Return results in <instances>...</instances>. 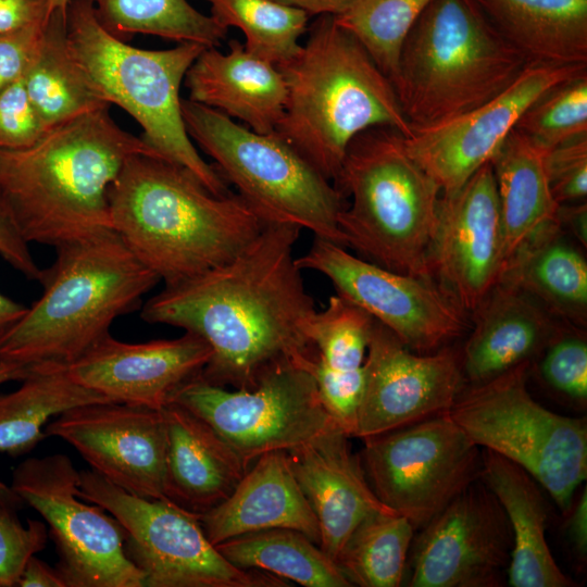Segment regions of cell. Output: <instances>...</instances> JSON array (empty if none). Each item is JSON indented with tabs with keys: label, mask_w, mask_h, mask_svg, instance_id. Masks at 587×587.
<instances>
[{
	"label": "cell",
	"mask_w": 587,
	"mask_h": 587,
	"mask_svg": "<svg viewBox=\"0 0 587 587\" xmlns=\"http://www.w3.org/2000/svg\"><path fill=\"white\" fill-rule=\"evenodd\" d=\"M48 539L42 522L24 526L15 511L0 507V587H15L29 557L41 551Z\"/></svg>",
	"instance_id": "cell-42"
},
{
	"label": "cell",
	"mask_w": 587,
	"mask_h": 587,
	"mask_svg": "<svg viewBox=\"0 0 587 587\" xmlns=\"http://www.w3.org/2000/svg\"><path fill=\"white\" fill-rule=\"evenodd\" d=\"M515 129L546 153L587 135V73L545 92L522 114Z\"/></svg>",
	"instance_id": "cell-39"
},
{
	"label": "cell",
	"mask_w": 587,
	"mask_h": 587,
	"mask_svg": "<svg viewBox=\"0 0 587 587\" xmlns=\"http://www.w3.org/2000/svg\"><path fill=\"white\" fill-rule=\"evenodd\" d=\"M527 64L475 0H433L405 38L394 87L415 130L495 98Z\"/></svg>",
	"instance_id": "cell-6"
},
{
	"label": "cell",
	"mask_w": 587,
	"mask_h": 587,
	"mask_svg": "<svg viewBox=\"0 0 587 587\" xmlns=\"http://www.w3.org/2000/svg\"><path fill=\"white\" fill-rule=\"evenodd\" d=\"M77 495L113 515L123 550L143 587H288L285 579L228 562L207 538L200 515L167 499L143 498L92 470L79 471Z\"/></svg>",
	"instance_id": "cell-11"
},
{
	"label": "cell",
	"mask_w": 587,
	"mask_h": 587,
	"mask_svg": "<svg viewBox=\"0 0 587 587\" xmlns=\"http://www.w3.org/2000/svg\"><path fill=\"white\" fill-rule=\"evenodd\" d=\"M349 436L335 425L287 451L290 469L320 527V547L334 561L359 523L392 511L372 490Z\"/></svg>",
	"instance_id": "cell-22"
},
{
	"label": "cell",
	"mask_w": 587,
	"mask_h": 587,
	"mask_svg": "<svg viewBox=\"0 0 587 587\" xmlns=\"http://www.w3.org/2000/svg\"><path fill=\"white\" fill-rule=\"evenodd\" d=\"M57 249L42 270V296L0 337V359L67 366L110 334L113 321L142 305L161 279L109 230Z\"/></svg>",
	"instance_id": "cell-5"
},
{
	"label": "cell",
	"mask_w": 587,
	"mask_h": 587,
	"mask_svg": "<svg viewBox=\"0 0 587 587\" xmlns=\"http://www.w3.org/2000/svg\"><path fill=\"white\" fill-rule=\"evenodd\" d=\"M499 280L533 297L552 315L578 326L587 323V262L558 223L523 245Z\"/></svg>",
	"instance_id": "cell-29"
},
{
	"label": "cell",
	"mask_w": 587,
	"mask_h": 587,
	"mask_svg": "<svg viewBox=\"0 0 587 587\" xmlns=\"http://www.w3.org/2000/svg\"><path fill=\"white\" fill-rule=\"evenodd\" d=\"M91 5L98 23L123 41L136 34L180 42L217 47L228 29L187 0H83Z\"/></svg>",
	"instance_id": "cell-34"
},
{
	"label": "cell",
	"mask_w": 587,
	"mask_h": 587,
	"mask_svg": "<svg viewBox=\"0 0 587 587\" xmlns=\"http://www.w3.org/2000/svg\"><path fill=\"white\" fill-rule=\"evenodd\" d=\"M412 540L410 587H498L513 548L507 514L477 478Z\"/></svg>",
	"instance_id": "cell-16"
},
{
	"label": "cell",
	"mask_w": 587,
	"mask_h": 587,
	"mask_svg": "<svg viewBox=\"0 0 587 587\" xmlns=\"http://www.w3.org/2000/svg\"><path fill=\"white\" fill-rule=\"evenodd\" d=\"M46 132L27 95L23 77L0 91V150L28 148Z\"/></svg>",
	"instance_id": "cell-43"
},
{
	"label": "cell",
	"mask_w": 587,
	"mask_h": 587,
	"mask_svg": "<svg viewBox=\"0 0 587 587\" xmlns=\"http://www.w3.org/2000/svg\"><path fill=\"white\" fill-rule=\"evenodd\" d=\"M472 313L473 329L461 354L463 375L470 385L532 363L563 330L544 305L503 280Z\"/></svg>",
	"instance_id": "cell-23"
},
{
	"label": "cell",
	"mask_w": 587,
	"mask_h": 587,
	"mask_svg": "<svg viewBox=\"0 0 587 587\" xmlns=\"http://www.w3.org/2000/svg\"><path fill=\"white\" fill-rule=\"evenodd\" d=\"M291 358L313 377L322 403L336 424L349 437H354L365 385L364 363L354 370H337L314 352L296 353Z\"/></svg>",
	"instance_id": "cell-40"
},
{
	"label": "cell",
	"mask_w": 587,
	"mask_h": 587,
	"mask_svg": "<svg viewBox=\"0 0 587 587\" xmlns=\"http://www.w3.org/2000/svg\"><path fill=\"white\" fill-rule=\"evenodd\" d=\"M374 323L365 310L336 295L324 310L314 312L307 337L325 364L337 370H354L365 361Z\"/></svg>",
	"instance_id": "cell-38"
},
{
	"label": "cell",
	"mask_w": 587,
	"mask_h": 587,
	"mask_svg": "<svg viewBox=\"0 0 587 587\" xmlns=\"http://www.w3.org/2000/svg\"><path fill=\"white\" fill-rule=\"evenodd\" d=\"M66 27L76 61L109 104L136 120L141 138L162 159L190 171L212 193H230L215 165L207 163L193 146L180 110V85L207 47L196 42L165 50L129 46L109 34L83 0L68 1Z\"/></svg>",
	"instance_id": "cell-8"
},
{
	"label": "cell",
	"mask_w": 587,
	"mask_h": 587,
	"mask_svg": "<svg viewBox=\"0 0 587 587\" xmlns=\"http://www.w3.org/2000/svg\"><path fill=\"white\" fill-rule=\"evenodd\" d=\"M296 8L310 15H334L345 12L355 0H273Z\"/></svg>",
	"instance_id": "cell-52"
},
{
	"label": "cell",
	"mask_w": 587,
	"mask_h": 587,
	"mask_svg": "<svg viewBox=\"0 0 587 587\" xmlns=\"http://www.w3.org/2000/svg\"><path fill=\"white\" fill-rule=\"evenodd\" d=\"M163 413L165 497L200 515L225 500L248 467L205 422L187 409L171 402Z\"/></svg>",
	"instance_id": "cell-26"
},
{
	"label": "cell",
	"mask_w": 587,
	"mask_h": 587,
	"mask_svg": "<svg viewBox=\"0 0 587 587\" xmlns=\"http://www.w3.org/2000/svg\"><path fill=\"white\" fill-rule=\"evenodd\" d=\"M0 255L26 278L39 280L42 268L34 261L0 191Z\"/></svg>",
	"instance_id": "cell-46"
},
{
	"label": "cell",
	"mask_w": 587,
	"mask_h": 587,
	"mask_svg": "<svg viewBox=\"0 0 587 587\" xmlns=\"http://www.w3.org/2000/svg\"><path fill=\"white\" fill-rule=\"evenodd\" d=\"M539 357V374L547 386L572 401L585 404L587 400L585 335L563 329Z\"/></svg>",
	"instance_id": "cell-41"
},
{
	"label": "cell",
	"mask_w": 587,
	"mask_h": 587,
	"mask_svg": "<svg viewBox=\"0 0 587 587\" xmlns=\"http://www.w3.org/2000/svg\"><path fill=\"white\" fill-rule=\"evenodd\" d=\"M171 402L205 422L248 469L263 453L288 451L337 425L313 377L292 358L265 370L251 389L228 390L198 375Z\"/></svg>",
	"instance_id": "cell-12"
},
{
	"label": "cell",
	"mask_w": 587,
	"mask_h": 587,
	"mask_svg": "<svg viewBox=\"0 0 587 587\" xmlns=\"http://www.w3.org/2000/svg\"><path fill=\"white\" fill-rule=\"evenodd\" d=\"M45 23L0 34V91L24 76L36 52Z\"/></svg>",
	"instance_id": "cell-45"
},
{
	"label": "cell",
	"mask_w": 587,
	"mask_h": 587,
	"mask_svg": "<svg viewBox=\"0 0 587 587\" xmlns=\"http://www.w3.org/2000/svg\"><path fill=\"white\" fill-rule=\"evenodd\" d=\"M51 0H0V34L43 24Z\"/></svg>",
	"instance_id": "cell-47"
},
{
	"label": "cell",
	"mask_w": 587,
	"mask_h": 587,
	"mask_svg": "<svg viewBox=\"0 0 587 587\" xmlns=\"http://www.w3.org/2000/svg\"><path fill=\"white\" fill-rule=\"evenodd\" d=\"M545 157V151L514 128L490 161L505 264L523 245L557 223L559 204L549 187Z\"/></svg>",
	"instance_id": "cell-30"
},
{
	"label": "cell",
	"mask_w": 587,
	"mask_h": 587,
	"mask_svg": "<svg viewBox=\"0 0 587 587\" xmlns=\"http://www.w3.org/2000/svg\"><path fill=\"white\" fill-rule=\"evenodd\" d=\"M200 524L213 546L272 528L298 530L320 545L317 520L284 450L260 455L225 500L200 514Z\"/></svg>",
	"instance_id": "cell-24"
},
{
	"label": "cell",
	"mask_w": 587,
	"mask_h": 587,
	"mask_svg": "<svg viewBox=\"0 0 587 587\" xmlns=\"http://www.w3.org/2000/svg\"><path fill=\"white\" fill-rule=\"evenodd\" d=\"M28 308L0 292V337L10 330L27 312Z\"/></svg>",
	"instance_id": "cell-53"
},
{
	"label": "cell",
	"mask_w": 587,
	"mask_h": 587,
	"mask_svg": "<svg viewBox=\"0 0 587 587\" xmlns=\"http://www.w3.org/2000/svg\"><path fill=\"white\" fill-rule=\"evenodd\" d=\"M79 471L63 453L29 458L13 471V491L49 525L54 569L65 587H143V575L123 550L120 522L79 500Z\"/></svg>",
	"instance_id": "cell-14"
},
{
	"label": "cell",
	"mask_w": 587,
	"mask_h": 587,
	"mask_svg": "<svg viewBox=\"0 0 587 587\" xmlns=\"http://www.w3.org/2000/svg\"><path fill=\"white\" fill-rule=\"evenodd\" d=\"M228 47L227 53L207 47L193 61L184 78L188 99L238 118L255 133L273 134L287 98L280 71L236 39Z\"/></svg>",
	"instance_id": "cell-25"
},
{
	"label": "cell",
	"mask_w": 587,
	"mask_h": 587,
	"mask_svg": "<svg viewBox=\"0 0 587 587\" xmlns=\"http://www.w3.org/2000/svg\"><path fill=\"white\" fill-rule=\"evenodd\" d=\"M23 82L46 129L110 104L74 58L66 10H52Z\"/></svg>",
	"instance_id": "cell-31"
},
{
	"label": "cell",
	"mask_w": 587,
	"mask_h": 587,
	"mask_svg": "<svg viewBox=\"0 0 587 587\" xmlns=\"http://www.w3.org/2000/svg\"><path fill=\"white\" fill-rule=\"evenodd\" d=\"M567 535L578 557L587 555V488L584 489L569 512Z\"/></svg>",
	"instance_id": "cell-50"
},
{
	"label": "cell",
	"mask_w": 587,
	"mask_h": 587,
	"mask_svg": "<svg viewBox=\"0 0 587 587\" xmlns=\"http://www.w3.org/2000/svg\"><path fill=\"white\" fill-rule=\"evenodd\" d=\"M545 165L558 204L578 202L587 195V135L548 151Z\"/></svg>",
	"instance_id": "cell-44"
},
{
	"label": "cell",
	"mask_w": 587,
	"mask_h": 587,
	"mask_svg": "<svg viewBox=\"0 0 587 587\" xmlns=\"http://www.w3.org/2000/svg\"><path fill=\"white\" fill-rule=\"evenodd\" d=\"M43 432L70 444L92 471L127 492L166 499L163 408L87 403L59 414Z\"/></svg>",
	"instance_id": "cell-20"
},
{
	"label": "cell",
	"mask_w": 587,
	"mask_h": 587,
	"mask_svg": "<svg viewBox=\"0 0 587 587\" xmlns=\"http://www.w3.org/2000/svg\"><path fill=\"white\" fill-rule=\"evenodd\" d=\"M186 130L266 223L308 229L341 247L345 196L276 134H259L217 110L182 98Z\"/></svg>",
	"instance_id": "cell-9"
},
{
	"label": "cell",
	"mask_w": 587,
	"mask_h": 587,
	"mask_svg": "<svg viewBox=\"0 0 587 587\" xmlns=\"http://www.w3.org/2000/svg\"><path fill=\"white\" fill-rule=\"evenodd\" d=\"M334 185L351 197L338 216L346 247L394 272L432 278L427 255L441 190L411 158L402 134L387 126L358 134Z\"/></svg>",
	"instance_id": "cell-7"
},
{
	"label": "cell",
	"mask_w": 587,
	"mask_h": 587,
	"mask_svg": "<svg viewBox=\"0 0 587 587\" xmlns=\"http://www.w3.org/2000/svg\"><path fill=\"white\" fill-rule=\"evenodd\" d=\"M528 63L587 65V0H475Z\"/></svg>",
	"instance_id": "cell-28"
},
{
	"label": "cell",
	"mask_w": 587,
	"mask_h": 587,
	"mask_svg": "<svg viewBox=\"0 0 587 587\" xmlns=\"http://www.w3.org/2000/svg\"><path fill=\"white\" fill-rule=\"evenodd\" d=\"M108 202L113 230L165 285L230 261L266 225L237 192L216 196L187 168L145 154L127 160Z\"/></svg>",
	"instance_id": "cell-3"
},
{
	"label": "cell",
	"mask_w": 587,
	"mask_h": 587,
	"mask_svg": "<svg viewBox=\"0 0 587 587\" xmlns=\"http://www.w3.org/2000/svg\"><path fill=\"white\" fill-rule=\"evenodd\" d=\"M211 16L223 27H238L246 37L245 49L274 65L294 58L309 15L273 0H203Z\"/></svg>",
	"instance_id": "cell-36"
},
{
	"label": "cell",
	"mask_w": 587,
	"mask_h": 587,
	"mask_svg": "<svg viewBox=\"0 0 587 587\" xmlns=\"http://www.w3.org/2000/svg\"><path fill=\"white\" fill-rule=\"evenodd\" d=\"M530 365L464 386L448 414L479 448L524 469L567 515L587 476V422L537 402L526 384Z\"/></svg>",
	"instance_id": "cell-10"
},
{
	"label": "cell",
	"mask_w": 587,
	"mask_h": 587,
	"mask_svg": "<svg viewBox=\"0 0 587 587\" xmlns=\"http://www.w3.org/2000/svg\"><path fill=\"white\" fill-rule=\"evenodd\" d=\"M414 530L394 511L373 512L353 529L335 562L352 586H400Z\"/></svg>",
	"instance_id": "cell-35"
},
{
	"label": "cell",
	"mask_w": 587,
	"mask_h": 587,
	"mask_svg": "<svg viewBox=\"0 0 587 587\" xmlns=\"http://www.w3.org/2000/svg\"><path fill=\"white\" fill-rule=\"evenodd\" d=\"M300 230L266 223L230 261L165 285L141 305L140 317L201 337L212 350L203 380L254 388L273 364L314 352L307 327L316 310L294 257Z\"/></svg>",
	"instance_id": "cell-1"
},
{
	"label": "cell",
	"mask_w": 587,
	"mask_h": 587,
	"mask_svg": "<svg viewBox=\"0 0 587 587\" xmlns=\"http://www.w3.org/2000/svg\"><path fill=\"white\" fill-rule=\"evenodd\" d=\"M587 73V65L528 63L502 92L448 121L404 137L411 158L441 195L460 189L490 162L522 114L552 87Z\"/></svg>",
	"instance_id": "cell-17"
},
{
	"label": "cell",
	"mask_w": 587,
	"mask_h": 587,
	"mask_svg": "<svg viewBox=\"0 0 587 587\" xmlns=\"http://www.w3.org/2000/svg\"><path fill=\"white\" fill-rule=\"evenodd\" d=\"M70 0H51L52 10H66Z\"/></svg>",
	"instance_id": "cell-54"
},
{
	"label": "cell",
	"mask_w": 587,
	"mask_h": 587,
	"mask_svg": "<svg viewBox=\"0 0 587 587\" xmlns=\"http://www.w3.org/2000/svg\"><path fill=\"white\" fill-rule=\"evenodd\" d=\"M32 371L33 366L0 359V385L11 380L22 382ZM24 504L13 489L0 480V507L16 512Z\"/></svg>",
	"instance_id": "cell-48"
},
{
	"label": "cell",
	"mask_w": 587,
	"mask_h": 587,
	"mask_svg": "<svg viewBox=\"0 0 587 587\" xmlns=\"http://www.w3.org/2000/svg\"><path fill=\"white\" fill-rule=\"evenodd\" d=\"M18 587H65L54 567H51L35 554L26 561L20 578Z\"/></svg>",
	"instance_id": "cell-51"
},
{
	"label": "cell",
	"mask_w": 587,
	"mask_h": 587,
	"mask_svg": "<svg viewBox=\"0 0 587 587\" xmlns=\"http://www.w3.org/2000/svg\"><path fill=\"white\" fill-rule=\"evenodd\" d=\"M433 0H355L336 22L365 48L392 85L403 43Z\"/></svg>",
	"instance_id": "cell-37"
},
{
	"label": "cell",
	"mask_w": 587,
	"mask_h": 587,
	"mask_svg": "<svg viewBox=\"0 0 587 587\" xmlns=\"http://www.w3.org/2000/svg\"><path fill=\"white\" fill-rule=\"evenodd\" d=\"M479 478L497 497L512 532L507 582L512 587L574 586L547 542L548 503L542 487L521 466L484 449Z\"/></svg>",
	"instance_id": "cell-27"
},
{
	"label": "cell",
	"mask_w": 587,
	"mask_h": 587,
	"mask_svg": "<svg viewBox=\"0 0 587 587\" xmlns=\"http://www.w3.org/2000/svg\"><path fill=\"white\" fill-rule=\"evenodd\" d=\"M212 354L199 336L123 342L110 334L65 366L77 384L114 402L161 410L175 392L198 376Z\"/></svg>",
	"instance_id": "cell-21"
},
{
	"label": "cell",
	"mask_w": 587,
	"mask_h": 587,
	"mask_svg": "<svg viewBox=\"0 0 587 587\" xmlns=\"http://www.w3.org/2000/svg\"><path fill=\"white\" fill-rule=\"evenodd\" d=\"M354 437L365 438L448 412L465 386L461 353L408 349L375 320Z\"/></svg>",
	"instance_id": "cell-18"
},
{
	"label": "cell",
	"mask_w": 587,
	"mask_h": 587,
	"mask_svg": "<svg viewBox=\"0 0 587 587\" xmlns=\"http://www.w3.org/2000/svg\"><path fill=\"white\" fill-rule=\"evenodd\" d=\"M296 263L327 277L413 352H435L469 328L466 312L432 278L394 272L320 237Z\"/></svg>",
	"instance_id": "cell-15"
},
{
	"label": "cell",
	"mask_w": 587,
	"mask_h": 587,
	"mask_svg": "<svg viewBox=\"0 0 587 587\" xmlns=\"http://www.w3.org/2000/svg\"><path fill=\"white\" fill-rule=\"evenodd\" d=\"M233 565L260 570L305 587H351L336 562L304 534L272 528L239 535L215 545Z\"/></svg>",
	"instance_id": "cell-33"
},
{
	"label": "cell",
	"mask_w": 587,
	"mask_h": 587,
	"mask_svg": "<svg viewBox=\"0 0 587 587\" xmlns=\"http://www.w3.org/2000/svg\"><path fill=\"white\" fill-rule=\"evenodd\" d=\"M360 460L378 500L423 527L479 478V447L448 412L362 438Z\"/></svg>",
	"instance_id": "cell-13"
},
{
	"label": "cell",
	"mask_w": 587,
	"mask_h": 587,
	"mask_svg": "<svg viewBox=\"0 0 587 587\" xmlns=\"http://www.w3.org/2000/svg\"><path fill=\"white\" fill-rule=\"evenodd\" d=\"M557 223L563 233H570L587 248V205L584 201L559 204Z\"/></svg>",
	"instance_id": "cell-49"
},
{
	"label": "cell",
	"mask_w": 587,
	"mask_h": 587,
	"mask_svg": "<svg viewBox=\"0 0 587 587\" xmlns=\"http://www.w3.org/2000/svg\"><path fill=\"white\" fill-rule=\"evenodd\" d=\"M277 68L287 98L274 134L333 184L358 134L376 126L413 133L390 79L334 15H320L299 52Z\"/></svg>",
	"instance_id": "cell-4"
},
{
	"label": "cell",
	"mask_w": 587,
	"mask_h": 587,
	"mask_svg": "<svg viewBox=\"0 0 587 587\" xmlns=\"http://www.w3.org/2000/svg\"><path fill=\"white\" fill-rule=\"evenodd\" d=\"M138 154L161 158L121 128L109 108L98 109L48 129L28 148L0 150V191L27 243L58 248L113 230L108 190Z\"/></svg>",
	"instance_id": "cell-2"
},
{
	"label": "cell",
	"mask_w": 587,
	"mask_h": 587,
	"mask_svg": "<svg viewBox=\"0 0 587 587\" xmlns=\"http://www.w3.org/2000/svg\"><path fill=\"white\" fill-rule=\"evenodd\" d=\"M95 402L114 401L75 383L65 366H33L20 388L0 394V453L29 452L46 437L50 417Z\"/></svg>",
	"instance_id": "cell-32"
},
{
	"label": "cell",
	"mask_w": 587,
	"mask_h": 587,
	"mask_svg": "<svg viewBox=\"0 0 587 587\" xmlns=\"http://www.w3.org/2000/svg\"><path fill=\"white\" fill-rule=\"evenodd\" d=\"M427 263L430 277L464 312H474L499 282L504 240L490 162L441 195Z\"/></svg>",
	"instance_id": "cell-19"
}]
</instances>
